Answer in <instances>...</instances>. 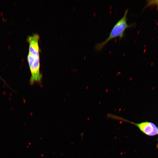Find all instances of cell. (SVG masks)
Segmentation results:
<instances>
[{
	"instance_id": "1",
	"label": "cell",
	"mask_w": 158,
	"mask_h": 158,
	"mask_svg": "<svg viewBox=\"0 0 158 158\" xmlns=\"http://www.w3.org/2000/svg\"><path fill=\"white\" fill-rule=\"evenodd\" d=\"M128 10L126 9L123 15L114 25L108 37L103 42L96 44L95 46V49L97 51L102 50L105 45L111 40L118 37L121 40L125 36L124 32L127 28L133 27L134 23L128 24L127 17Z\"/></svg>"
},
{
	"instance_id": "2",
	"label": "cell",
	"mask_w": 158,
	"mask_h": 158,
	"mask_svg": "<svg viewBox=\"0 0 158 158\" xmlns=\"http://www.w3.org/2000/svg\"><path fill=\"white\" fill-rule=\"evenodd\" d=\"M27 60L31 74V84L40 82L42 79V75L40 71V55H35L29 53Z\"/></svg>"
},
{
	"instance_id": "3",
	"label": "cell",
	"mask_w": 158,
	"mask_h": 158,
	"mask_svg": "<svg viewBox=\"0 0 158 158\" xmlns=\"http://www.w3.org/2000/svg\"><path fill=\"white\" fill-rule=\"evenodd\" d=\"M39 38L40 37L37 34H34L28 37L29 53L35 55H40V49L38 44Z\"/></svg>"
},
{
	"instance_id": "4",
	"label": "cell",
	"mask_w": 158,
	"mask_h": 158,
	"mask_svg": "<svg viewBox=\"0 0 158 158\" xmlns=\"http://www.w3.org/2000/svg\"><path fill=\"white\" fill-rule=\"evenodd\" d=\"M157 129H158V128ZM157 147H158V145H157Z\"/></svg>"
}]
</instances>
